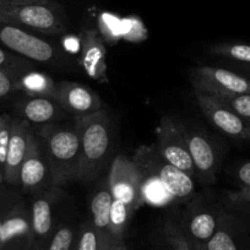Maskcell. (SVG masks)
I'll return each mask as SVG.
<instances>
[{"label":"cell","mask_w":250,"mask_h":250,"mask_svg":"<svg viewBox=\"0 0 250 250\" xmlns=\"http://www.w3.org/2000/svg\"><path fill=\"white\" fill-rule=\"evenodd\" d=\"M43 148L55 188L66 187L79 178L80 138L76 126L42 125L36 134Z\"/></svg>","instance_id":"1"},{"label":"cell","mask_w":250,"mask_h":250,"mask_svg":"<svg viewBox=\"0 0 250 250\" xmlns=\"http://www.w3.org/2000/svg\"><path fill=\"white\" fill-rule=\"evenodd\" d=\"M80 138V168L78 180H95L104 169L112 151V123L104 110L75 117Z\"/></svg>","instance_id":"2"},{"label":"cell","mask_w":250,"mask_h":250,"mask_svg":"<svg viewBox=\"0 0 250 250\" xmlns=\"http://www.w3.org/2000/svg\"><path fill=\"white\" fill-rule=\"evenodd\" d=\"M0 21L42 35H60L68 30L64 9L57 1L0 6Z\"/></svg>","instance_id":"3"},{"label":"cell","mask_w":250,"mask_h":250,"mask_svg":"<svg viewBox=\"0 0 250 250\" xmlns=\"http://www.w3.org/2000/svg\"><path fill=\"white\" fill-rule=\"evenodd\" d=\"M133 161L140 169L156 175L177 203H185L195 193L194 178L166 161L156 145L140 146L134 153Z\"/></svg>","instance_id":"4"},{"label":"cell","mask_w":250,"mask_h":250,"mask_svg":"<svg viewBox=\"0 0 250 250\" xmlns=\"http://www.w3.org/2000/svg\"><path fill=\"white\" fill-rule=\"evenodd\" d=\"M0 44L25 59L47 65H59L68 60V55L53 43L4 21H0Z\"/></svg>","instance_id":"5"},{"label":"cell","mask_w":250,"mask_h":250,"mask_svg":"<svg viewBox=\"0 0 250 250\" xmlns=\"http://www.w3.org/2000/svg\"><path fill=\"white\" fill-rule=\"evenodd\" d=\"M190 80L194 90L215 97L250 93V79L227 69L199 66L191 71Z\"/></svg>","instance_id":"6"},{"label":"cell","mask_w":250,"mask_h":250,"mask_svg":"<svg viewBox=\"0 0 250 250\" xmlns=\"http://www.w3.org/2000/svg\"><path fill=\"white\" fill-rule=\"evenodd\" d=\"M141 172L133 160L119 155L110 166L108 184L113 199L124 201L135 212L144 204L141 194Z\"/></svg>","instance_id":"7"},{"label":"cell","mask_w":250,"mask_h":250,"mask_svg":"<svg viewBox=\"0 0 250 250\" xmlns=\"http://www.w3.org/2000/svg\"><path fill=\"white\" fill-rule=\"evenodd\" d=\"M199 108L213 128L237 141H250V126L215 96L194 90Z\"/></svg>","instance_id":"8"},{"label":"cell","mask_w":250,"mask_h":250,"mask_svg":"<svg viewBox=\"0 0 250 250\" xmlns=\"http://www.w3.org/2000/svg\"><path fill=\"white\" fill-rule=\"evenodd\" d=\"M157 150L166 161L175 166L185 173L196 178L195 166L191 158L189 147L178 126L177 122L170 117L163 115L161 118L157 131Z\"/></svg>","instance_id":"9"},{"label":"cell","mask_w":250,"mask_h":250,"mask_svg":"<svg viewBox=\"0 0 250 250\" xmlns=\"http://www.w3.org/2000/svg\"><path fill=\"white\" fill-rule=\"evenodd\" d=\"M177 124L188 144L199 182L205 185L215 183L220 167V156L212 141L204 133L187 128L182 123Z\"/></svg>","instance_id":"10"},{"label":"cell","mask_w":250,"mask_h":250,"mask_svg":"<svg viewBox=\"0 0 250 250\" xmlns=\"http://www.w3.org/2000/svg\"><path fill=\"white\" fill-rule=\"evenodd\" d=\"M55 101L75 117L93 114L102 110L100 96L87 86L73 81H60L55 86Z\"/></svg>","instance_id":"11"},{"label":"cell","mask_w":250,"mask_h":250,"mask_svg":"<svg viewBox=\"0 0 250 250\" xmlns=\"http://www.w3.org/2000/svg\"><path fill=\"white\" fill-rule=\"evenodd\" d=\"M20 184L26 193H36L47 189V187L55 188L47 157L36 134L31 139L27 156L21 167Z\"/></svg>","instance_id":"12"},{"label":"cell","mask_w":250,"mask_h":250,"mask_svg":"<svg viewBox=\"0 0 250 250\" xmlns=\"http://www.w3.org/2000/svg\"><path fill=\"white\" fill-rule=\"evenodd\" d=\"M33 134L35 133L26 120L21 118L13 119L11 136L4 167V180L8 184H20V170L27 156Z\"/></svg>","instance_id":"13"},{"label":"cell","mask_w":250,"mask_h":250,"mask_svg":"<svg viewBox=\"0 0 250 250\" xmlns=\"http://www.w3.org/2000/svg\"><path fill=\"white\" fill-rule=\"evenodd\" d=\"M31 210L16 205L4 216L0 230V250H26L31 242Z\"/></svg>","instance_id":"14"},{"label":"cell","mask_w":250,"mask_h":250,"mask_svg":"<svg viewBox=\"0 0 250 250\" xmlns=\"http://www.w3.org/2000/svg\"><path fill=\"white\" fill-rule=\"evenodd\" d=\"M53 193L45 191L37 196L31 206V242L30 245L35 250H45L53 233Z\"/></svg>","instance_id":"15"},{"label":"cell","mask_w":250,"mask_h":250,"mask_svg":"<svg viewBox=\"0 0 250 250\" xmlns=\"http://www.w3.org/2000/svg\"><path fill=\"white\" fill-rule=\"evenodd\" d=\"M81 66L92 80L107 83V49L98 32L86 30L81 38Z\"/></svg>","instance_id":"16"},{"label":"cell","mask_w":250,"mask_h":250,"mask_svg":"<svg viewBox=\"0 0 250 250\" xmlns=\"http://www.w3.org/2000/svg\"><path fill=\"white\" fill-rule=\"evenodd\" d=\"M21 119L32 124L47 125L62 118V109L54 98L26 97L18 104Z\"/></svg>","instance_id":"17"},{"label":"cell","mask_w":250,"mask_h":250,"mask_svg":"<svg viewBox=\"0 0 250 250\" xmlns=\"http://www.w3.org/2000/svg\"><path fill=\"white\" fill-rule=\"evenodd\" d=\"M112 203L113 195L107 180V183L102 185L92 196V200H91V216H92L91 222L95 226L96 229L109 242L110 239L108 228H109V216Z\"/></svg>","instance_id":"18"},{"label":"cell","mask_w":250,"mask_h":250,"mask_svg":"<svg viewBox=\"0 0 250 250\" xmlns=\"http://www.w3.org/2000/svg\"><path fill=\"white\" fill-rule=\"evenodd\" d=\"M55 86L49 75L35 70L27 71L16 80V90L23 91L28 97L54 98Z\"/></svg>","instance_id":"19"},{"label":"cell","mask_w":250,"mask_h":250,"mask_svg":"<svg viewBox=\"0 0 250 250\" xmlns=\"http://www.w3.org/2000/svg\"><path fill=\"white\" fill-rule=\"evenodd\" d=\"M140 172L141 177H143L141 194H143L144 204L155 206V208H165V206L177 203L174 196L167 190V188L163 185V183L156 175L143 169H140Z\"/></svg>","instance_id":"20"},{"label":"cell","mask_w":250,"mask_h":250,"mask_svg":"<svg viewBox=\"0 0 250 250\" xmlns=\"http://www.w3.org/2000/svg\"><path fill=\"white\" fill-rule=\"evenodd\" d=\"M133 213L134 211L124 201L113 199L109 216V228H108L112 244L124 243L125 232H126L129 221H130Z\"/></svg>","instance_id":"21"},{"label":"cell","mask_w":250,"mask_h":250,"mask_svg":"<svg viewBox=\"0 0 250 250\" xmlns=\"http://www.w3.org/2000/svg\"><path fill=\"white\" fill-rule=\"evenodd\" d=\"M220 221L215 213L210 211L196 212L188 222V233L194 242L205 244L217 230Z\"/></svg>","instance_id":"22"},{"label":"cell","mask_w":250,"mask_h":250,"mask_svg":"<svg viewBox=\"0 0 250 250\" xmlns=\"http://www.w3.org/2000/svg\"><path fill=\"white\" fill-rule=\"evenodd\" d=\"M112 245L109 240L96 229L91 221H86L78 230L74 250H108Z\"/></svg>","instance_id":"23"},{"label":"cell","mask_w":250,"mask_h":250,"mask_svg":"<svg viewBox=\"0 0 250 250\" xmlns=\"http://www.w3.org/2000/svg\"><path fill=\"white\" fill-rule=\"evenodd\" d=\"M212 54L225 59L234 60V62L250 65V44L245 43H220L211 47Z\"/></svg>","instance_id":"24"},{"label":"cell","mask_w":250,"mask_h":250,"mask_svg":"<svg viewBox=\"0 0 250 250\" xmlns=\"http://www.w3.org/2000/svg\"><path fill=\"white\" fill-rule=\"evenodd\" d=\"M0 69L18 80L21 75L33 70V66L30 60L22 57H16L15 54L0 47Z\"/></svg>","instance_id":"25"},{"label":"cell","mask_w":250,"mask_h":250,"mask_svg":"<svg viewBox=\"0 0 250 250\" xmlns=\"http://www.w3.org/2000/svg\"><path fill=\"white\" fill-rule=\"evenodd\" d=\"M206 250H240L237 238L227 225L220 223L215 234L205 243Z\"/></svg>","instance_id":"26"},{"label":"cell","mask_w":250,"mask_h":250,"mask_svg":"<svg viewBox=\"0 0 250 250\" xmlns=\"http://www.w3.org/2000/svg\"><path fill=\"white\" fill-rule=\"evenodd\" d=\"M78 232L71 226H59L53 233L45 250H74Z\"/></svg>","instance_id":"27"},{"label":"cell","mask_w":250,"mask_h":250,"mask_svg":"<svg viewBox=\"0 0 250 250\" xmlns=\"http://www.w3.org/2000/svg\"><path fill=\"white\" fill-rule=\"evenodd\" d=\"M217 98H220L223 103H226L233 112L237 113L250 126V93Z\"/></svg>","instance_id":"28"},{"label":"cell","mask_w":250,"mask_h":250,"mask_svg":"<svg viewBox=\"0 0 250 250\" xmlns=\"http://www.w3.org/2000/svg\"><path fill=\"white\" fill-rule=\"evenodd\" d=\"M11 126H13V118L6 114H0V172L3 173V175L11 136Z\"/></svg>","instance_id":"29"},{"label":"cell","mask_w":250,"mask_h":250,"mask_svg":"<svg viewBox=\"0 0 250 250\" xmlns=\"http://www.w3.org/2000/svg\"><path fill=\"white\" fill-rule=\"evenodd\" d=\"M166 237L170 245V250H193L189 239L175 226L168 225L166 227Z\"/></svg>","instance_id":"30"},{"label":"cell","mask_w":250,"mask_h":250,"mask_svg":"<svg viewBox=\"0 0 250 250\" xmlns=\"http://www.w3.org/2000/svg\"><path fill=\"white\" fill-rule=\"evenodd\" d=\"M227 198L232 205L250 208V188H240L239 190L230 191Z\"/></svg>","instance_id":"31"},{"label":"cell","mask_w":250,"mask_h":250,"mask_svg":"<svg viewBox=\"0 0 250 250\" xmlns=\"http://www.w3.org/2000/svg\"><path fill=\"white\" fill-rule=\"evenodd\" d=\"M16 90V80L0 69V98H5Z\"/></svg>","instance_id":"32"},{"label":"cell","mask_w":250,"mask_h":250,"mask_svg":"<svg viewBox=\"0 0 250 250\" xmlns=\"http://www.w3.org/2000/svg\"><path fill=\"white\" fill-rule=\"evenodd\" d=\"M240 188H250V162H245L240 166L235 173Z\"/></svg>","instance_id":"33"},{"label":"cell","mask_w":250,"mask_h":250,"mask_svg":"<svg viewBox=\"0 0 250 250\" xmlns=\"http://www.w3.org/2000/svg\"><path fill=\"white\" fill-rule=\"evenodd\" d=\"M53 0H0V6H18L33 3H48Z\"/></svg>","instance_id":"34"},{"label":"cell","mask_w":250,"mask_h":250,"mask_svg":"<svg viewBox=\"0 0 250 250\" xmlns=\"http://www.w3.org/2000/svg\"><path fill=\"white\" fill-rule=\"evenodd\" d=\"M191 249L193 250H206L205 248V244H203V243H196V242H193L191 243Z\"/></svg>","instance_id":"35"},{"label":"cell","mask_w":250,"mask_h":250,"mask_svg":"<svg viewBox=\"0 0 250 250\" xmlns=\"http://www.w3.org/2000/svg\"><path fill=\"white\" fill-rule=\"evenodd\" d=\"M239 70L243 71V75L248 76L250 79V65H243V64H240Z\"/></svg>","instance_id":"36"},{"label":"cell","mask_w":250,"mask_h":250,"mask_svg":"<svg viewBox=\"0 0 250 250\" xmlns=\"http://www.w3.org/2000/svg\"><path fill=\"white\" fill-rule=\"evenodd\" d=\"M108 250H128V249H126L124 243H120V244H113Z\"/></svg>","instance_id":"37"},{"label":"cell","mask_w":250,"mask_h":250,"mask_svg":"<svg viewBox=\"0 0 250 250\" xmlns=\"http://www.w3.org/2000/svg\"><path fill=\"white\" fill-rule=\"evenodd\" d=\"M3 180H4V175H3V173L0 172V184L3 183Z\"/></svg>","instance_id":"38"},{"label":"cell","mask_w":250,"mask_h":250,"mask_svg":"<svg viewBox=\"0 0 250 250\" xmlns=\"http://www.w3.org/2000/svg\"><path fill=\"white\" fill-rule=\"evenodd\" d=\"M3 220H4V216H3V217H0V230H1V225H3Z\"/></svg>","instance_id":"39"},{"label":"cell","mask_w":250,"mask_h":250,"mask_svg":"<svg viewBox=\"0 0 250 250\" xmlns=\"http://www.w3.org/2000/svg\"><path fill=\"white\" fill-rule=\"evenodd\" d=\"M26 250H35V249H33V248L31 247V245H28V247H27V249H26Z\"/></svg>","instance_id":"40"},{"label":"cell","mask_w":250,"mask_h":250,"mask_svg":"<svg viewBox=\"0 0 250 250\" xmlns=\"http://www.w3.org/2000/svg\"><path fill=\"white\" fill-rule=\"evenodd\" d=\"M249 211H250V208H249Z\"/></svg>","instance_id":"41"}]
</instances>
